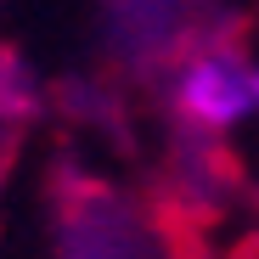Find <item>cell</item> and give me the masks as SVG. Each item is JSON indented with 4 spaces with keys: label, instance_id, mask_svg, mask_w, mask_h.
Segmentation results:
<instances>
[{
    "label": "cell",
    "instance_id": "obj_1",
    "mask_svg": "<svg viewBox=\"0 0 259 259\" xmlns=\"http://www.w3.org/2000/svg\"><path fill=\"white\" fill-rule=\"evenodd\" d=\"M175 102L203 130H231L259 113V68L242 57H197L181 68Z\"/></svg>",
    "mask_w": 259,
    "mask_h": 259
}]
</instances>
